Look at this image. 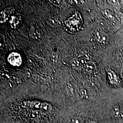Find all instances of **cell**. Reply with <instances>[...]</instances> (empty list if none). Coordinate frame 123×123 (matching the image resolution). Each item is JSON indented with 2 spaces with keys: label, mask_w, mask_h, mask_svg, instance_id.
Masks as SVG:
<instances>
[{
  "label": "cell",
  "mask_w": 123,
  "mask_h": 123,
  "mask_svg": "<svg viewBox=\"0 0 123 123\" xmlns=\"http://www.w3.org/2000/svg\"><path fill=\"white\" fill-rule=\"evenodd\" d=\"M68 1L70 2L71 3L77 6H80L84 4L86 2L85 0H68Z\"/></svg>",
  "instance_id": "cell-10"
},
{
  "label": "cell",
  "mask_w": 123,
  "mask_h": 123,
  "mask_svg": "<svg viewBox=\"0 0 123 123\" xmlns=\"http://www.w3.org/2000/svg\"><path fill=\"white\" fill-rule=\"evenodd\" d=\"M70 123H83L82 120L79 117H76L74 118L71 120V122Z\"/></svg>",
  "instance_id": "cell-12"
},
{
  "label": "cell",
  "mask_w": 123,
  "mask_h": 123,
  "mask_svg": "<svg viewBox=\"0 0 123 123\" xmlns=\"http://www.w3.org/2000/svg\"><path fill=\"white\" fill-rule=\"evenodd\" d=\"M29 35L31 38L34 39H38L41 37L39 31L35 27H31L29 31Z\"/></svg>",
  "instance_id": "cell-6"
},
{
  "label": "cell",
  "mask_w": 123,
  "mask_h": 123,
  "mask_svg": "<svg viewBox=\"0 0 123 123\" xmlns=\"http://www.w3.org/2000/svg\"><path fill=\"white\" fill-rule=\"evenodd\" d=\"M105 13L106 15H107V16L109 18H113V16L112 15V13H111L109 11H107V12Z\"/></svg>",
  "instance_id": "cell-14"
},
{
  "label": "cell",
  "mask_w": 123,
  "mask_h": 123,
  "mask_svg": "<svg viewBox=\"0 0 123 123\" xmlns=\"http://www.w3.org/2000/svg\"><path fill=\"white\" fill-rule=\"evenodd\" d=\"M49 24L53 27H56L59 24L58 20L55 18H51L49 21Z\"/></svg>",
  "instance_id": "cell-7"
},
{
  "label": "cell",
  "mask_w": 123,
  "mask_h": 123,
  "mask_svg": "<svg viewBox=\"0 0 123 123\" xmlns=\"http://www.w3.org/2000/svg\"><path fill=\"white\" fill-rule=\"evenodd\" d=\"M15 9L12 7L7 8L5 9L4 11L1 12L0 13V22L1 23L4 22L8 20L10 16L14 13Z\"/></svg>",
  "instance_id": "cell-3"
},
{
  "label": "cell",
  "mask_w": 123,
  "mask_h": 123,
  "mask_svg": "<svg viewBox=\"0 0 123 123\" xmlns=\"http://www.w3.org/2000/svg\"><path fill=\"white\" fill-rule=\"evenodd\" d=\"M86 123H94L93 122H92V121H88Z\"/></svg>",
  "instance_id": "cell-15"
},
{
  "label": "cell",
  "mask_w": 123,
  "mask_h": 123,
  "mask_svg": "<svg viewBox=\"0 0 123 123\" xmlns=\"http://www.w3.org/2000/svg\"><path fill=\"white\" fill-rule=\"evenodd\" d=\"M112 115L114 118H118L121 115L119 108L115 107L112 111Z\"/></svg>",
  "instance_id": "cell-8"
},
{
  "label": "cell",
  "mask_w": 123,
  "mask_h": 123,
  "mask_svg": "<svg viewBox=\"0 0 123 123\" xmlns=\"http://www.w3.org/2000/svg\"><path fill=\"white\" fill-rule=\"evenodd\" d=\"M9 63L12 66H20L22 63V58L18 53L13 52L9 54L7 57Z\"/></svg>",
  "instance_id": "cell-2"
},
{
  "label": "cell",
  "mask_w": 123,
  "mask_h": 123,
  "mask_svg": "<svg viewBox=\"0 0 123 123\" xmlns=\"http://www.w3.org/2000/svg\"><path fill=\"white\" fill-rule=\"evenodd\" d=\"M80 63L77 60H74L72 62V66L75 68H79L80 67Z\"/></svg>",
  "instance_id": "cell-11"
},
{
  "label": "cell",
  "mask_w": 123,
  "mask_h": 123,
  "mask_svg": "<svg viewBox=\"0 0 123 123\" xmlns=\"http://www.w3.org/2000/svg\"><path fill=\"white\" fill-rule=\"evenodd\" d=\"M82 19L80 14L76 12L73 14L65 21V25L68 31L71 32L78 30L81 26Z\"/></svg>",
  "instance_id": "cell-1"
},
{
  "label": "cell",
  "mask_w": 123,
  "mask_h": 123,
  "mask_svg": "<svg viewBox=\"0 0 123 123\" xmlns=\"http://www.w3.org/2000/svg\"><path fill=\"white\" fill-rule=\"evenodd\" d=\"M86 69L88 72H91L94 70L95 68V66L93 62H89L86 64Z\"/></svg>",
  "instance_id": "cell-9"
},
{
  "label": "cell",
  "mask_w": 123,
  "mask_h": 123,
  "mask_svg": "<svg viewBox=\"0 0 123 123\" xmlns=\"http://www.w3.org/2000/svg\"><path fill=\"white\" fill-rule=\"evenodd\" d=\"M21 22V17L19 14H16L12 16L10 20L11 26L13 28H16L19 26Z\"/></svg>",
  "instance_id": "cell-4"
},
{
  "label": "cell",
  "mask_w": 123,
  "mask_h": 123,
  "mask_svg": "<svg viewBox=\"0 0 123 123\" xmlns=\"http://www.w3.org/2000/svg\"><path fill=\"white\" fill-rule=\"evenodd\" d=\"M97 40L100 43H105L107 41L108 37L105 32L102 31H97L96 33Z\"/></svg>",
  "instance_id": "cell-5"
},
{
  "label": "cell",
  "mask_w": 123,
  "mask_h": 123,
  "mask_svg": "<svg viewBox=\"0 0 123 123\" xmlns=\"http://www.w3.org/2000/svg\"><path fill=\"white\" fill-rule=\"evenodd\" d=\"M50 1L55 5H59L61 2V0H50Z\"/></svg>",
  "instance_id": "cell-13"
}]
</instances>
